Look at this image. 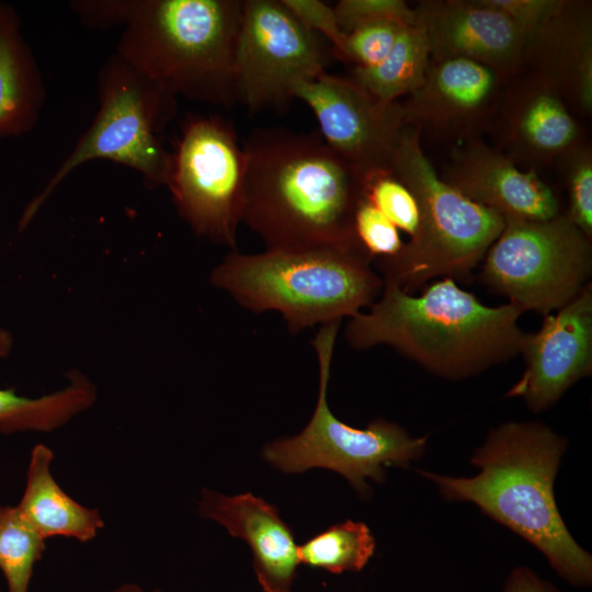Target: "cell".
<instances>
[{
  "label": "cell",
  "instance_id": "cell-30",
  "mask_svg": "<svg viewBox=\"0 0 592 592\" xmlns=\"http://www.w3.org/2000/svg\"><path fill=\"white\" fill-rule=\"evenodd\" d=\"M333 9L344 34L383 21L415 24L414 9L403 0H340Z\"/></svg>",
  "mask_w": 592,
  "mask_h": 592
},
{
  "label": "cell",
  "instance_id": "cell-18",
  "mask_svg": "<svg viewBox=\"0 0 592 592\" xmlns=\"http://www.w3.org/2000/svg\"><path fill=\"white\" fill-rule=\"evenodd\" d=\"M553 86L569 110L592 112V20L588 2L562 0L526 37L522 68Z\"/></svg>",
  "mask_w": 592,
  "mask_h": 592
},
{
  "label": "cell",
  "instance_id": "cell-22",
  "mask_svg": "<svg viewBox=\"0 0 592 592\" xmlns=\"http://www.w3.org/2000/svg\"><path fill=\"white\" fill-rule=\"evenodd\" d=\"M13 338L0 328V358L12 350ZM62 390L39 398H26L14 389L0 388V432L53 431L90 407L95 398L93 385L81 374L69 375Z\"/></svg>",
  "mask_w": 592,
  "mask_h": 592
},
{
  "label": "cell",
  "instance_id": "cell-1",
  "mask_svg": "<svg viewBox=\"0 0 592 592\" xmlns=\"http://www.w3.org/2000/svg\"><path fill=\"white\" fill-rule=\"evenodd\" d=\"M242 147L247 166L241 223L266 249H362L353 231L363 196L361 175L319 133L257 129Z\"/></svg>",
  "mask_w": 592,
  "mask_h": 592
},
{
  "label": "cell",
  "instance_id": "cell-29",
  "mask_svg": "<svg viewBox=\"0 0 592 592\" xmlns=\"http://www.w3.org/2000/svg\"><path fill=\"white\" fill-rule=\"evenodd\" d=\"M353 231L356 241L372 260L391 258L405 244L399 229L363 196L354 212Z\"/></svg>",
  "mask_w": 592,
  "mask_h": 592
},
{
  "label": "cell",
  "instance_id": "cell-14",
  "mask_svg": "<svg viewBox=\"0 0 592 592\" xmlns=\"http://www.w3.org/2000/svg\"><path fill=\"white\" fill-rule=\"evenodd\" d=\"M506 80L473 60H431L423 83L401 102L406 124L420 135L474 139L491 117Z\"/></svg>",
  "mask_w": 592,
  "mask_h": 592
},
{
  "label": "cell",
  "instance_id": "cell-12",
  "mask_svg": "<svg viewBox=\"0 0 592 592\" xmlns=\"http://www.w3.org/2000/svg\"><path fill=\"white\" fill-rule=\"evenodd\" d=\"M292 95L311 109L323 141L360 175L390 170L408 126L400 101H382L351 77L327 71L299 82Z\"/></svg>",
  "mask_w": 592,
  "mask_h": 592
},
{
  "label": "cell",
  "instance_id": "cell-20",
  "mask_svg": "<svg viewBox=\"0 0 592 592\" xmlns=\"http://www.w3.org/2000/svg\"><path fill=\"white\" fill-rule=\"evenodd\" d=\"M46 99L39 66L15 8L0 2V137H16L37 124Z\"/></svg>",
  "mask_w": 592,
  "mask_h": 592
},
{
  "label": "cell",
  "instance_id": "cell-27",
  "mask_svg": "<svg viewBox=\"0 0 592 592\" xmlns=\"http://www.w3.org/2000/svg\"><path fill=\"white\" fill-rule=\"evenodd\" d=\"M408 24L383 21L360 26L345 34L340 59L353 67L371 68L383 61L391 52L399 35Z\"/></svg>",
  "mask_w": 592,
  "mask_h": 592
},
{
  "label": "cell",
  "instance_id": "cell-11",
  "mask_svg": "<svg viewBox=\"0 0 592 592\" xmlns=\"http://www.w3.org/2000/svg\"><path fill=\"white\" fill-rule=\"evenodd\" d=\"M326 50L281 0H243L235 56L237 100L280 109L301 81L325 72Z\"/></svg>",
  "mask_w": 592,
  "mask_h": 592
},
{
  "label": "cell",
  "instance_id": "cell-24",
  "mask_svg": "<svg viewBox=\"0 0 592 592\" xmlns=\"http://www.w3.org/2000/svg\"><path fill=\"white\" fill-rule=\"evenodd\" d=\"M375 538L363 522L348 520L298 546L299 563L331 573L361 571L375 551Z\"/></svg>",
  "mask_w": 592,
  "mask_h": 592
},
{
  "label": "cell",
  "instance_id": "cell-23",
  "mask_svg": "<svg viewBox=\"0 0 592 592\" xmlns=\"http://www.w3.org/2000/svg\"><path fill=\"white\" fill-rule=\"evenodd\" d=\"M431 56L423 31L417 24L399 35L388 56L371 68L352 67L351 78L385 102H397L424 81Z\"/></svg>",
  "mask_w": 592,
  "mask_h": 592
},
{
  "label": "cell",
  "instance_id": "cell-17",
  "mask_svg": "<svg viewBox=\"0 0 592 592\" xmlns=\"http://www.w3.org/2000/svg\"><path fill=\"white\" fill-rule=\"evenodd\" d=\"M502 101L499 136L514 163L536 171L580 145V128L571 111L542 78L527 73Z\"/></svg>",
  "mask_w": 592,
  "mask_h": 592
},
{
  "label": "cell",
  "instance_id": "cell-21",
  "mask_svg": "<svg viewBox=\"0 0 592 592\" xmlns=\"http://www.w3.org/2000/svg\"><path fill=\"white\" fill-rule=\"evenodd\" d=\"M53 451L39 443L31 452L26 485L16 505L22 516L43 538L54 536L92 540L104 526L98 509L87 508L68 496L54 479Z\"/></svg>",
  "mask_w": 592,
  "mask_h": 592
},
{
  "label": "cell",
  "instance_id": "cell-31",
  "mask_svg": "<svg viewBox=\"0 0 592 592\" xmlns=\"http://www.w3.org/2000/svg\"><path fill=\"white\" fill-rule=\"evenodd\" d=\"M287 10L310 32L322 35L339 58L345 34L341 30L333 5L319 0H281Z\"/></svg>",
  "mask_w": 592,
  "mask_h": 592
},
{
  "label": "cell",
  "instance_id": "cell-2",
  "mask_svg": "<svg viewBox=\"0 0 592 592\" xmlns=\"http://www.w3.org/2000/svg\"><path fill=\"white\" fill-rule=\"evenodd\" d=\"M243 0H76L83 25L123 29L116 52L175 96L216 106L238 102L235 56Z\"/></svg>",
  "mask_w": 592,
  "mask_h": 592
},
{
  "label": "cell",
  "instance_id": "cell-19",
  "mask_svg": "<svg viewBox=\"0 0 592 592\" xmlns=\"http://www.w3.org/2000/svg\"><path fill=\"white\" fill-rule=\"evenodd\" d=\"M198 513L248 543L257 579L264 592L292 591L300 565L298 546L274 505L251 493L228 497L204 489Z\"/></svg>",
  "mask_w": 592,
  "mask_h": 592
},
{
  "label": "cell",
  "instance_id": "cell-26",
  "mask_svg": "<svg viewBox=\"0 0 592 592\" xmlns=\"http://www.w3.org/2000/svg\"><path fill=\"white\" fill-rule=\"evenodd\" d=\"M363 197L399 230L414 238L420 226L418 202L411 191L390 170L361 175Z\"/></svg>",
  "mask_w": 592,
  "mask_h": 592
},
{
  "label": "cell",
  "instance_id": "cell-15",
  "mask_svg": "<svg viewBox=\"0 0 592 592\" xmlns=\"http://www.w3.org/2000/svg\"><path fill=\"white\" fill-rule=\"evenodd\" d=\"M413 9L431 60H473L506 79L521 71L524 33L509 16L482 0H424Z\"/></svg>",
  "mask_w": 592,
  "mask_h": 592
},
{
  "label": "cell",
  "instance_id": "cell-8",
  "mask_svg": "<svg viewBox=\"0 0 592 592\" xmlns=\"http://www.w3.org/2000/svg\"><path fill=\"white\" fill-rule=\"evenodd\" d=\"M340 321L322 326L312 345L319 364V392L312 417L293 437L280 439L263 448L264 459L285 474L310 468L333 470L367 497L366 478L385 480V467L408 466L422 456L426 436L413 437L400 425L383 419L356 429L340 421L329 409L327 388Z\"/></svg>",
  "mask_w": 592,
  "mask_h": 592
},
{
  "label": "cell",
  "instance_id": "cell-16",
  "mask_svg": "<svg viewBox=\"0 0 592 592\" xmlns=\"http://www.w3.org/2000/svg\"><path fill=\"white\" fill-rule=\"evenodd\" d=\"M442 179L504 220L542 221L560 214L557 196L537 171L519 168L502 151L475 139L454 152Z\"/></svg>",
  "mask_w": 592,
  "mask_h": 592
},
{
  "label": "cell",
  "instance_id": "cell-33",
  "mask_svg": "<svg viewBox=\"0 0 592 592\" xmlns=\"http://www.w3.org/2000/svg\"><path fill=\"white\" fill-rule=\"evenodd\" d=\"M503 592H559L548 581L543 580L528 567L513 569L504 584Z\"/></svg>",
  "mask_w": 592,
  "mask_h": 592
},
{
  "label": "cell",
  "instance_id": "cell-3",
  "mask_svg": "<svg viewBox=\"0 0 592 592\" xmlns=\"http://www.w3.org/2000/svg\"><path fill=\"white\" fill-rule=\"evenodd\" d=\"M567 442L538 422H508L488 434L470 462L474 477L418 470L448 501L476 504L536 547L567 582H592V557L572 537L556 504L555 478Z\"/></svg>",
  "mask_w": 592,
  "mask_h": 592
},
{
  "label": "cell",
  "instance_id": "cell-4",
  "mask_svg": "<svg viewBox=\"0 0 592 592\" xmlns=\"http://www.w3.org/2000/svg\"><path fill=\"white\" fill-rule=\"evenodd\" d=\"M383 284L369 310L348 322L345 338L353 349L387 344L448 379L473 376L521 351L524 311L510 303L486 306L451 277L425 285L418 296Z\"/></svg>",
  "mask_w": 592,
  "mask_h": 592
},
{
  "label": "cell",
  "instance_id": "cell-25",
  "mask_svg": "<svg viewBox=\"0 0 592 592\" xmlns=\"http://www.w3.org/2000/svg\"><path fill=\"white\" fill-rule=\"evenodd\" d=\"M45 550V539L19 509L0 505V570L8 592H29L35 563Z\"/></svg>",
  "mask_w": 592,
  "mask_h": 592
},
{
  "label": "cell",
  "instance_id": "cell-13",
  "mask_svg": "<svg viewBox=\"0 0 592 592\" xmlns=\"http://www.w3.org/2000/svg\"><path fill=\"white\" fill-rule=\"evenodd\" d=\"M520 353L525 368L508 391L522 398L530 410L542 412L554 406L574 383L592 372V287L555 314L544 316L535 333H526Z\"/></svg>",
  "mask_w": 592,
  "mask_h": 592
},
{
  "label": "cell",
  "instance_id": "cell-6",
  "mask_svg": "<svg viewBox=\"0 0 592 592\" xmlns=\"http://www.w3.org/2000/svg\"><path fill=\"white\" fill-rule=\"evenodd\" d=\"M390 171L414 195L420 226L396 255L377 260L383 283L412 294L434 277H470L502 231L504 219L444 181L423 151L419 130L410 126Z\"/></svg>",
  "mask_w": 592,
  "mask_h": 592
},
{
  "label": "cell",
  "instance_id": "cell-32",
  "mask_svg": "<svg viewBox=\"0 0 592 592\" xmlns=\"http://www.w3.org/2000/svg\"><path fill=\"white\" fill-rule=\"evenodd\" d=\"M509 16L527 37L551 16L562 0H482Z\"/></svg>",
  "mask_w": 592,
  "mask_h": 592
},
{
  "label": "cell",
  "instance_id": "cell-34",
  "mask_svg": "<svg viewBox=\"0 0 592 592\" xmlns=\"http://www.w3.org/2000/svg\"><path fill=\"white\" fill-rule=\"evenodd\" d=\"M110 592H145V591L137 584L125 583V584H122V585L113 589ZM150 592H162V591L159 590V589H156V590H152Z\"/></svg>",
  "mask_w": 592,
  "mask_h": 592
},
{
  "label": "cell",
  "instance_id": "cell-5",
  "mask_svg": "<svg viewBox=\"0 0 592 592\" xmlns=\"http://www.w3.org/2000/svg\"><path fill=\"white\" fill-rule=\"evenodd\" d=\"M372 259L358 248L266 249L232 252L212 283L254 312H280L297 333L338 322L369 307L383 291Z\"/></svg>",
  "mask_w": 592,
  "mask_h": 592
},
{
  "label": "cell",
  "instance_id": "cell-10",
  "mask_svg": "<svg viewBox=\"0 0 592 592\" xmlns=\"http://www.w3.org/2000/svg\"><path fill=\"white\" fill-rule=\"evenodd\" d=\"M172 156L167 187L180 215L196 234L236 248L247 160L231 123L219 115H187Z\"/></svg>",
  "mask_w": 592,
  "mask_h": 592
},
{
  "label": "cell",
  "instance_id": "cell-28",
  "mask_svg": "<svg viewBox=\"0 0 592 592\" xmlns=\"http://www.w3.org/2000/svg\"><path fill=\"white\" fill-rule=\"evenodd\" d=\"M569 206L565 214L589 239L592 238V155L581 144L565 155Z\"/></svg>",
  "mask_w": 592,
  "mask_h": 592
},
{
  "label": "cell",
  "instance_id": "cell-9",
  "mask_svg": "<svg viewBox=\"0 0 592 592\" xmlns=\"http://www.w3.org/2000/svg\"><path fill=\"white\" fill-rule=\"evenodd\" d=\"M591 272V239L560 213L542 221L504 220L481 280L524 312L545 316L576 297Z\"/></svg>",
  "mask_w": 592,
  "mask_h": 592
},
{
  "label": "cell",
  "instance_id": "cell-7",
  "mask_svg": "<svg viewBox=\"0 0 592 592\" xmlns=\"http://www.w3.org/2000/svg\"><path fill=\"white\" fill-rule=\"evenodd\" d=\"M99 109L89 128L25 208L24 228L53 191L79 166L106 159L140 173L148 186L168 184L173 156L161 133L177 114L178 99L138 72L117 54L98 75Z\"/></svg>",
  "mask_w": 592,
  "mask_h": 592
}]
</instances>
